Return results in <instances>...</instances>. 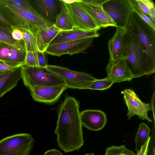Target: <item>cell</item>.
Listing matches in <instances>:
<instances>
[{
    "instance_id": "obj_1",
    "label": "cell",
    "mask_w": 155,
    "mask_h": 155,
    "mask_svg": "<svg viewBox=\"0 0 155 155\" xmlns=\"http://www.w3.org/2000/svg\"><path fill=\"white\" fill-rule=\"evenodd\" d=\"M79 103L66 95L60 105L54 134L58 147L65 153L79 149L84 144Z\"/></svg>"
},
{
    "instance_id": "obj_2",
    "label": "cell",
    "mask_w": 155,
    "mask_h": 155,
    "mask_svg": "<svg viewBox=\"0 0 155 155\" xmlns=\"http://www.w3.org/2000/svg\"><path fill=\"white\" fill-rule=\"evenodd\" d=\"M124 57L134 78L149 75L155 71V68L149 63L145 48L139 37L126 29Z\"/></svg>"
},
{
    "instance_id": "obj_3",
    "label": "cell",
    "mask_w": 155,
    "mask_h": 155,
    "mask_svg": "<svg viewBox=\"0 0 155 155\" xmlns=\"http://www.w3.org/2000/svg\"><path fill=\"white\" fill-rule=\"evenodd\" d=\"M0 3L4 13L15 28L26 30L35 37L40 31L54 25L41 14H35L0 1Z\"/></svg>"
},
{
    "instance_id": "obj_4",
    "label": "cell",
    "mask_w": 155,
    "mask_h": 155,
    "mask_svg": "<svg viewBox=\"0 0 155 155\" xmlns=\"http://www.w3.org/2000/svg\"><path fill=\"white\" fill-rule=\"evenodd\" d=\"M21 78L29 89L37 86H67L65 81L46 68L24 65L20 67Z\"/></svg>"
},
{
    "instance_id": "obj_5",
    "label": "cell",
    "mask_w": 155,
    "mask_h": 155,
    "mask_svg": "<svg viewBox=\"0 0 155 155\" xmlns=\"http://www.w3.org/2000/svg\"><path fill=\"white\" fill-rule=\"evenodd\" d=\"M126 29L139 37L145 48L149 63L155 68V30L133 11Z\"/></svg>"
},
{
    "instance_id": "obj_6",
    "label": "cell",
    "mask_w": 155,
    "mask_h": 155,
    "mask_svg": "<svg viewBox=\"0 0 155 155\" xmlns=\"http://www.w3.org/2000/svg\"><path fill=\"white\" fill-rule=\"evenodd\" d=\"M28 133L16 134L0 140V155H29L35 143Z\"/></svg>"
},
{
    "instance_id": "obj_7",
    "label": "cell",
    "mask_w": 155,
    "mask_h": 155,
    "mask_svg": "<svg viewBox=\"0 0 155 155\" xmlns=\"http://www.w3.org/2000/svg\"><path fill=\"white\" fill-rule=\"evenodd\" d=\"M46 68L63 79L68 88L87 89L97 79L90 74L61 66L48 65Z\"/></svg>"
},
{
    "instance_id": "obj_8",
    "label": "cell",
    "mask_w": 155,
    "mask_h": 155,
    "mask_svg": "<svg viewBox=\"0 0 155 155\" xmlns=\"http://www.w3.org/2000/svg\"><path fill=\"white\" fill-rule=\"evenodd\" d=\"M102 7L115 24L116 27L126 29L133 12L129 0H107Z\"/></svg>"
},
{
    "instance_id": "obj_9",
    "label": "cell",
    "mask_w": 155,
    "mask_h": 155,
    "mask_svg": "<svg viewBox=\"0 0 155 155\" xmlns=\"http://www.w3.org/2000/svg\"><path fill=\"white\" fill-rule=\"evenodd\" d=\"M66 4L74 23V28L85 31H98L100 29L83 8L80 0Z\"/></svg>"
},
{
    "instance_id": "obj_10",
    "label": "cell",
    "mask_w": 155,
    "mask_h": 155,
    "mask_svg": "<svg viewBox=\"0 0 155 155\" xmlns=\"http://www.w3.org/2000/svg\"><path fill=\"white\" fill-rule=\"evenodd\" d=\"M93 38H86L50 46L47 48L45 52L48 54L58 57L65 54L72 55L84 53L91 46Z\"/></svg>"
},
{
    "instance_id": "obj_11",
    "label": "cell",
    "mask_w": 155,
    "mask_h": 155,
    "mask_svg": "<svg viewBox=\"0 0 155 155\" xmlns=\"http://www.w3.org/2000/svg\"><path fill=\"white\" fill-rule=\"evenodd\" d=\"M121 93L123 94L124 100L127 107L128 119L132 116L137 115L139 118H141L142 120H146L149 122H152L148 116V111L152 110L150 104L142 101L132 89H125Z\"/></svg>"
},
{
    "instance_id": "obj_12",
    "label": "cell",
    "mask_w": 155,
    "mask_h": 155,
    "mask_svg": "<svg viewBox=\"0 0 155 155\" xmlns=\"http://www.w3.org/2000/svg\"><path fill=\"white\" fill-rule=\"evenodd\" d=\"M68 88L67 86H37L30 90L31 96L35 101L46 104H52L56 102L63 92Z\"/></svg>"
},
{
    "instance_id": "obj_13",
    "label": "cell",
    "mask_w": 155,
    "mask_h": 155,
    "mask_svg": "<svg viewBox=\"0 0 155 155\" xmlns=\"http://www.w3.org/2000/svg\"><path fill=\"white\" fill-rule=\"evenodd\" d=\"M105 70L107 77L114 83L130 81L134 78L124 57L114 61L109 60Z\"/></svg>"
},
{
    "instance_id": "obj_14",
    "label": "cell",
    "mask_w": 155,
    "mask_h": 155,
    "mask_svg": "<svg viewBox=\"0 0 155 155\" xmlns=\"http://www.w3.org/2000/svg\"><path fill=\"white\" fill-rule=\"evenodd\" d=\"M80 115L82 125L91 131L102 129L107 122L105 113L99 110H85L80 113Z\"/></svg>"
},
{
    "instance_id": "obj_15",
    "label": "cell",
    "mask_w": 155,
    "mask_h": 155,
    "mask_svg": "<svg viewBox=\"0 0 155 155\" xmlns=\"http://www.w3.org/2000/svg\"><path fill=\"white\" fill-rule=\"evenodd\" d=\"M97 31L74 28L69 31H60L50 42L49 46L67 42L97 37L100 35Z\"/></svg>"
},
{
    "instance_id": "obj_16",
    "label": "cell",
    "mask_w": 155,
    "mask_h": 155,
    "mask_svg": "<svg viewBox=\"0 0 155 155\" xmlns=\"http://www.w3.org/2000/svg\"><path fill=\"white\" fill-rule=\"evenodd\" d=\"M80 2L86 11L91 16L97 26L101 28L109 26L116 27V25L108 14L101 6L94 5L80 0Z\"/></svg>"
},
{
    "instance_id": "obj_17",
    "label": "cell",
    "mask_w": 155,
    "mask_h": 155,
    "mask_svg": "<svg viewBox=\"0 0 155 155\" xmlns=\"http://www.w3.org/2000/svg\"><path fill=\"white\" fill-rule=\"evenodd\" d=\"M116 31L108 43L110 60L114 61L124 58L126 29L116 27Z\"/></svg>"
},
{
    "instance_id": "obj_18",
    "label": "cell",
    "mask_w": 155,
    "mask_h": 155,
    "mask_svg": "<svg viewBox=\"0 0 155 155\" xmlns=\"http://www.w3.org/2000/svg\"><path fill=\"white\" fill-rule=\"evenodd\" d=\"M21 78L20 67L9 72L0 73V98L15 87Z\"/></svg>"
},
{
    "instance_id": "obj_19",
    "label": "cell",
    "mask_w": 155,
    "mask_h": 155,
    "mask_svg": "<svg viewBox=\"0 0 155 155\" xmlns=\"http://www.w3.org/2000/svg\"><path fill=\"white\" fill-rule=\"evenodd\" d=\"M60 1L61 9L56 16L54 24L60 31L72 30L74 28V24L66 3L63 0Z\"/></svg>"
},
{
    "instance_id": "obj_20",
    "label": "cell",
    "mask_w": 155,
    "mask_h": 155,
    "mask_svg": "<svg viewBox=\"0 0 155 155\" xmlns=\"http://www.w3.org/2000/svg\"><path fill=\"white\" fill-rule=\"evenodd\" d=\"M60 31L54 24L38 33L35 37L38 51L45 52L50 42Z\"/></svg>"
},
{
    "instance_id": "obj_21",
    "label": "cell",
    "mask_w": 155,
    "mask_h": 155,
    "mask_svg": "<svg viewBox=\"0 0 155 155\" xmlns=\"http://www.w3.org/2000/svg\"><path fill=\"white\" fill-rule=\"evenodd\" d=\"M38 10L48 18H55L58 8V1L54 0H37L29 1Z\"/></svg>"
},
{
    "instance_id": "obj_22",
    "label": "cell",
    "mask_w": 155,
    "mask_h": 155,
    "mask_svg": "<svg viewBox=\"0 0 155 155\" xmlns=\"http://www.w3.org/2000/svg\"><path fill=\"white\" fill-rule=\"evenodd\" d=\"M11 52L8 58L4 62L11 66L16 68L25 65L26 51L20 50L11 46Z\"/></svg>"
},
{
    "instance_id": "obj_23",
    "label": "cell",
    "mask_w": 155,
    "mask_h": 155,
    "mask_svg": "<svg viewBox=\"0 0 155 155\" xmlns=\"http://www.w3.org/2000/svg\"><path fill=\"white\" fill-rule=\"evenodd\" d=\"M150 130L151 129L145 123H141L139 124L135 139V150L137 152L147 141L150 137Z\"/></svg>"
},
{
    "instance_id": "obj_24",
    "label": "cell",
    "mask_w": 155,
    "mask_h": 155,
    "mask_svg": "<svg viewBox=\"0 0 155 155\" xmlns=\"http://www.w3.org/2000/svg\"><path fill=\"white\" fill-rule=\"evenodd\" d=\"M0 41L19 50L26 51L23 40L20 41L15 40L12 37L11 31L1 27H0Z\"/></svg>"
},
{
    "instance_id": "obj_25",
    "label": "cell",
    "mask_w": 155,
    "mask_h": 155,
    "mask_svg": "<svg viewBox=\"0 0 155 155\" xmlns=\"http://www.w3.org/2000/svg\"><path fill=\"white\" fill-rule=\"evenodd\" d=\"M6 4L28 11L35 14H40L28 0H0Z\"/></svg>"
},
{
    "instance_id": "obj_26",
    "label": "cell",
    "mask_w": 155,
    "mask_h": 155,
    "mask_svg": "<svg viewBox=\"0 0 155 155\" xmlns=\"http://www.w3.org/2000/svg\"><path fill=\"white\" fill-rule=\"evenodd\" d=\"M139 8L155 21V5L152 0H135Z\"/></svg>"
},
{
    "instance_id": "obj_27",
    "label": "cell",
    "mask_w": 155,
    "mask_h": 155,
    "mask_svg": "<svg viewBox=\"0 0 155 155\" xmlns=\"http://www.w3.org/2000/svg\"><path fill=\"white\" fill-rule=\"evenodd\" d=\"M20 29L23 34V40L26 52H37L38 50L35 37L26 30L22 29Z\"/></svg>"
},
{
    "instance_id": "obj_28",
    "label": "cell",
    "mask_w": 155,
    "mask_h": 155,
    "mask_svg": "<svg viewBox=\"0 0 155 155\" xmlns=\"http://www.w3.org/2000/svg\"><path fill=\"white\" fill-rule=\"evenodd\" d=\"M104 155H137L133 151L127 149L124 145L120 146H112L107 147Z\"/></svg>"
},
{
    "instance_id": "obj_29",
    "label": "cell",
    "mask_w": 155,
    "mask_h": 155,
    "mask_svg": "<svg viewBox=\"0 0 155 155\" xmlns=\"http://www.w3.org/2000/svg\"><path fill=\"white\" fill-rule=\"evenodd\" d=\"M114 83L107 77L101 79H97L87 87V89L101 91L106 90L110 88Z\"/></svg>"
},
{
    "instance_id": "obj_30",
    "label": "cell",
    "mask_w": 155,
    "mask_h": 155,
    "mask_svg": "<svg viewBox=\"0 0 155 155\" xmlns=\"http://www.w3.org/2000/svg\"><path fill=\"white\" fill-rule=\"evenodd\" d=\"M133 11L155 30V21L143 12L139 7L135 0H129Z\"/></svg>"
},
{
    "instance_id": "obj_31",
    "label": "cell",
    "mask_w": 155,
    "mask_h": 155,
    "mask_svg": "<svg viewBox=\"0 0 155 155\" xmlns=\"http://www.w3.org/2000/svg\"><path fill=\"white\" fill-rule=\"evenodd\" d=\"M38 52H26L25 63L24 65L32 67H38Z\"/></svg>"
},
{
    "instance_id": "obj_32",
    "label": "cell",
    "mask_w": 155,
    "mask_h": 155,
    "mask_svg": "<svg viewBox=\"0 0 155 155\" xmlns=\"http://www.w3.org/2000/svg\"><path fill=\"white\" fill-rule=\"evenodd\" d=\"M11 50V45L0 41V61L4 62L8 58Z\"/></svg>"
},
{
    "instance_id": "obj_33",
    "label": "cell",
    "mask_w": 155,
    "mask_h": 155,
    "mask_svg": "<svg viewBox=\"0 0 155 155\" xmlns=\"http://www.w3.org/2000/svg\"><path fill=\"white\" fill-rule=\"evenodd\" d=\"M45 52L38 51V63L39 67L46 68L48 65Z\"/></svg>"
},
{
    "instance_id": "obj_34",
    "label": "cell",
    "mask_w": 155,
    "mask_h": 155,
    "mask_svg": "<svg viewBox=\"0 0 155 155\" xmlns=\"http://www.w3.org/2000/svg\"><path fill=\"white\" fill-rule=\"evenodd\" d=\"M150 139L151 137H150L145 143L142 146L140 150L137 152V155H148Z\"/></svg>"
},
{
    "instance_id": "obj_35",
    "label": "cell",
    "mask_w": 155,
    "mask_h": 155,
    "mask_svg": "<svg viewBox=\"0 0 155 155\" xmlns=\"http://www.w3.org/2000/svg\"><path fill=\"white\" fill-rule=\"evenodd\" d=\"M13 38L18 41L23 40L24 35L22 31L19 29H14L12 32Z\"/></svg>"
},
{
    "instance_id": "obj_36",
    "label": "cell",
    "mask_w": 155,
    "mask_h": 155,
    "mask_svg": "<svg viewBox=\"0 0 155 155\" xmlns=\"http://www.w3.org/2000/svg\"><path fill=\"white\" fill-rule=\"evenodd\" d=\"M16 68L9 65L3 62L0 61V73H4L12 71Z\"/></svg>"
},
{
    "instance_id": "obj_37",
    "label": "cell",
    "mask_w": 155,
    "mask_h": 155,
    "mask_svg": "<svg viewBox=\"0 0 155 155\" xmlns=\"http://www.w3.org/2000/svg\"><path fill=\"white\" fill-rule=\"evenodd\" d=\"M0 27L7 29L12 32L13 30L11 26L0 12Z\"/></svg>"
},
{
    "instance_id": "obj_38",
    "label": "cell",
    "mask_w": 155,
    "mask_h": 155,
    "mask_svg": "<svg viewBox=\"0 0 155 155\" xmlns=\"http://www.w3.org/2000/svg\"><path fill=\"white\" fill-rule=\"evenodd\" d=\"M85 2L91 4L102 6L103 5L107 0H84Z\"/></svg>"
},
{
    "instance_id": "obj_39",
    "label": "cell",
    "mask_w": 155,
    "mask_h": 155,
    "mask_svg": "<svg viewBox=\"0 0 155 155\" xmlns=\"http://www.w3.org/2000/svg\"><path fill=\"white\" fill-rule=\"evenodd\" d=\"M43 155H63L61 152L56 149L49 150L46 151Z\"/></svg>"
},
{
    "instance_id": "obj_40",
    "label": "cell",
    "mask_w": 155,
    "mask_h": 155,
    "mask_svg": "<svg viewBox=\"0 0 155 155\" xmlns=\"http://www.w3.org/2000/svg\"><path fill=\"white\" fill-rule=\"evenodd\" d=\"M152 110L153 111L154 121H155V92L153 93L151 100V106Z\"/></svg>"
},
{
    "instance_id": "obj_41",
    "label": "cell",
    "mask_w": 155,
    "mask_h": 155,
    "mask_svg": "<svg viewBox=\"0 0 155 155\" xmlns=\"http://www.w3.org/2000/svg\"><path fill=\"white\" fill-rule=\"evenodd\" d=\"M152 147L151 149V151L150 153V155H155V147L154 145L153 146H152Z\"/></svg>"
},
{
    "instance_id": "obj_42",
    "label": "cell",
    "mask_w": 155,
    "mask_h": 155,
    "mask_svg": "<svg viewBox=\"0 0 155 155\" xmlns=\"http://www.w3.org/2000/svg\"><path fill=\"white\" fill-rule=\"evenodd\" d=\"M83 155H94V154L93 153H86Z\"/></svg>"
},
{
    "instance_id": "obj_43",
    "label": "cell",
    "mask_w": 155,
    "mask_h": 155,
    "mask_svg": "<svg viewBox=\"0 0 155 155\" xmlns=\"http://www.w3.org/2000/svg\"></svg>"
}]
</instances>
